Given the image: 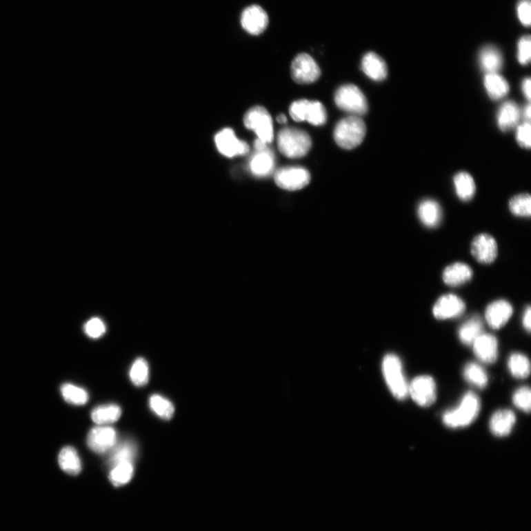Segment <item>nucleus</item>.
I'll return each instance as SVG.
<instances>
[{"instance_id": "obj_1", "label": "nucleus", "mask_w": 531, "mask_h": 531, "mask_svg": "<svg viewBox=\"0 0 531 531\" xmlns=\"http://www.w3.org/2000/svg\"><path fill=\"white\" fill-rule=\"evenodd\" d=\"M481 408L479 397L473 392H467L458 407L443 414V422L445 426L452 429L465 428L476 420Z\"/></svg>"}, {"instance_id": "obj_2", "label": "nucleus", "mask_w": 531, "mask_h": 531, "mask_svg": "<svg viewBox=\"0 0 531 531\" xmlns=\"http://www.w3.org/2000/svg\"><path fill=\"white\" fill-rule=\"evenodd\" d=\"M366 126L359 116L350 115L339 121L334 130L336 143L343 150H350L359 146L365 139Z\"/></svg>"}, {"instance_id": "obj_3", "label": "nucleus", "mask_w": 531, "mask_h": 531, "mask_svg": "<svg viewBox=\"0 0 531 531\" xmlns=\"http://www.w3.org/2000/svg\"><path fill=\"white\" fill-rule=\"evenodd\" d=\"M277 142L281 153L291 159L303 157L309 153L312 145L309 134L292 127L282 129L278 134Z\"/></svg>"}, {"instance_id": "obj_4", "label": "nucleus", "mask_w": 531, "mask_h": 531, "mask_svg": "<svg viewBox=\"0 0 531 531\" xmlns=\"http://www.w3.org/2000/svg\"><path fill=\"white\" fill-rule=\"evenodd\" d=\"M382 372L392 396L399 400L405 399L408 396L409 384L403 374L400 358L396 354L386 355L382 362Z\"/></svg>"}, {"instance_id": "obj_5", "label": "nucleus", "mask_w": 531, "mask_h": 531, "mask_svg": "<svg viewBox=\"0 0 531 531\" xmlns=\"http://www.w3.org/2000/svg\"><path fill=\"white\" fill-rule=\"evenodd\" d=\"M334 101L339 109L352 115H364L368 110L364 93L354 84H345L338 88Z\"/></svg>"}, {"instance_id": "obj_6", "label": "nucleus", "mask_w": 531, "mask_h": 531, "mask_svg": "<svg viewBox=\"0 0 531 531\" xmlns=\"http://www.w3.org/2000/svg\"><path fill=\"white\" fill-rule=\"evenodd\" d=\"M243 123L248 130L258 136V139L265 143L273 141V123L270 114L261 106H254L243 117Z\"/></svg>"}, {"instance_id": "obj_7", "label": "nucleus", "mask_w": 531, "mask_h": 531, "mask_svg": "<svg viewBox=\"0 0 531 531\" xmlns=\"http://www.w3.org/2000/svg\"><path fill=\"white\" fill-rule=\"evenodd\" d=\"M290 113L296 122L308 121L314 126H322L327 120L324 106L319 101L299 100L292 103Z\"/></svg>"}, {"instance_id": "obj_8", "label": "nucleus", "mask_w": 531, "mask_h": 531, "mask_svg": "<svg viewBox=\"0 0 531 531\" xmlns=\"http://www.w3.org/2000/svg\"><path fill=\"white\" fill-rule=\"evenodd\" d=\"M254 154L252 156L249 168L251 173L257 177L270 176L274 169L275 158L271 148L259 139L254 143Z\"/></svg>"}, {"instance_id": "obj_9", "label": "nucleus", "mask_w": 531, "mask_h": 531, "mask_svg": "<svg viewBox=\"0 0 531 531\" xmlns=\"http://www.w3.org/2000/svg\"><path fill=\"white\" fill-rule=\"evenodd\" d=\"M408 395L419 406L428 408L437 400V383L430 376L417 377L409 384Z\"/></svg>"}, {"instance_id": "obj_10", "label": "nucleus", "mask_w": 531, "mask_h": 531, "mask_svg": "<svg viewBox=\"0 0 531 531\" xmlns=\"http://www.w3.org/2000/svg\"><path fill=\"white\" fill-rule=\"evenodd\" d=\"M274 182L279 188L288 190H301L309 185L311 175L302 167L281 168L274 172Z\"/></svg>"}, {"instance_id": "obj_11", "label": "nucleus", "mask_w": 531, "mask_h": 531, "mask_svg": "<svg viewBox=\"0 0 531 531\" xmlns=\"http://www.w3.org/2000/svg\"><path fill=\"white\" fill-rule=\"evenodd\" d=\"M321 73V69L317 62L307 53L297 55L292 63V77L297 83H314L320 78Z\"/></svg>"}, {"instance_id": "obj_12", "label": "nucleus", "mask_w": 531, "mask_h": 531, "mask_svg": "<svg viewBox=\"0 0 531 531\" xmlns=\"http://www.w3.org/2000/svg\"><path fill=\"white\" fill-rule=\"evenodd\" d=\"M241 24L244 30L251 35L261 34L269 25V17L259 6L252 5L243 10Z\"/></svg>"}, {"instance_id": "obj_13", "label": "nucleus", "mask_w": 531, "mask_h": 531, "mask_svg": "<svg viewBox=\"0 0 531 531\" xmlns=\"http://www.w3.org/2000/svg\"><path fill=\"white\" fill-rule=\"evenodd\" d=\"M215 143L219 152L227 157L246 155L250 151L249 145L239 140L231 129L220 131L215 137Z\"/></svg>"}, {"instance_id": "obj_14", "label": "nucleus", "mask_w": 531, "mask_h": 531, "mask_svg": "<svg viewBox=\"0 0 531 531\" xmlns=\"http://www.w3.org/2000/svg\"><path fill=\"white\" fill-rule=\"evenodd\" d=\"M118 440V435L114 428L108 426H99L92 428L88 434V445L95 453L104 454L114 447Z\"/></svg>"}, {"instance_id": "obj_15", "label": "nucleus", "mask_w": 531, "mask_h": 531, "mask_svg": "<svg viewBox=\"0 0 531 531\" xmlns=\"http://www.w3.org/2000/svg\"><path fill=\"white\" fill-rule=\"evenodd\" d=\"M471 252L478 262L483 264L492 263L497 257V243L491 235L481 233L472 241Z\"/></svg>"}, {"instance_id": "obj_16", "label": "nucleus", "mask_w": 531, "mask_h": 531, "mask_svg": "<svg viewBox=\"0 0 531 531\" xmlns=\"http://www.w3.org/2000/svg\"><path fill=\"white\" fill-rule=\"evenodd\" d=\"M465 310V304L459 297L448 294L442 295L434 303L432 313L438 320H448L461 315Z\"/></svg>"}, {"instance_id": "obj_17", "label": "nucleus", "mask_w": 531, "mask_h": 531, "mask_svg": "<svg viewBox=\"0 0 531 531\" xmlns=\"http://www.w3.org/2000/svg\"><path fill=\"white\" fill-rule=\"evenodd\" d=\"M512 314L513 307L511 303L505 300H498L487 306L485 317L488 325L497 330L508 322Z\"/></svg>"}, {"instance_id": "obj_18", "label": "nucleus", "mask_w": 531, "mask_h": 531, "mask_svg": "<svg viewBox=\"0 0 531 531\" xmlns=\"http://www.w3.org/2000/svg\"><path fill=\"white\" fill-rule=\"evenodd\" d=\"M473 350L477 359L486 364L494 363L498 357V341L490 334H482L473 343Z\"/></svg>"}, {"instance_id": "obj_19", "label": "nucleus", "mask_w": 531, "mask_h": 531, "mask_svg": "<svg viewBox=\"0 0 531 531\" xmlns=\"http://www.w3.org/2000/svg\"><path fill=\"white\" fill-rule=\"evenodd\" d=\"M361 67L365 75L375 81H384L388 77V67L385 61L374 52L366 53L363 58Z\"/></svg>"}, {"instance_id": "obj_20", "label": "nucleus", "mask_w": 531, "mask_h": 531, "mask_svg": "<svg viewBox=\"0 0 531 531\" xmlns=\"http://www.w3.org/2000/svg\"><path fill=\"white\" fill-rule=\"evenodd\" d=\"M516 419L515 414L512 410H498L490 419V430L497 437H508L514 427Z\"/></svg>"}, {"instance_id": "obj_21", "label": "nucleus", "mask_w": 531, "mask_h": 531, "mask_svg": "<svg viewBox=\"0 0 531 531\" xmlns=\"http://www.w3.org/2000/svg\"><path fill=\"white\" fill-rule=\"evenodd\" d=\"M473 276V271L468 264L454 263L443 270V282L450 286H459L469 282Z\"/></svg>"}, {"instance_id": "obj_22", "label": "nucleus", "mask_w": 531, "mask_h": 531, "mask_svg": "<svg viewBox=\"0 0 531 531\" xmlns=\"http://www.w3.org/2000/svg\"><path fill=\"white\" fill-rule=\"evenodd\" d=\"M521 112L514 101H506L501 105L497 113V124L503 132H508L518 124Z\"/></svg>"}, {"instance_id": "obj_23", "label": "nucleus", "mask_w": 531, "mask_h": 531, "mask_svg": "<svg viewBox=\"0 0 531 531\" xmlns=\"http://www.w3.org/2000/svg\"><path fill=\"white\" fill-rule=\"evenodd\" d=\"M419 219L425 226L437 227L442 219V210L437 201L426 199L421 201L418 208Z\"/></svg>"}, {"instance_id": "obj_24", "label": "nucleus", "mask_w": 531, "mask_h": 531, "mask_svg": "<svg viewBox=\"0 0 531 531\" xmlns=\"http://www.w3.org/2000/svg\"><path fill=\"white\" fill-rule=\"evenodd\" d=\"M479 63L485 73L497 72L503 65L502 53L496 47L488 46L479 52Z\"/></svg>"}, {"instance_id": "obj_25", "label": "nucleus", "mask_w": 531, "mask_h": 531, "mask_svg": "<svg viewBox=\"0 0 531 531\" xmlns=\"http://www.w3.org/2000/svg\"><path fill=\"white\" fill-rule=\"evenodd\" d=\"M484 86L488 97L494 101L504 98L510 90L508 81L497 72L485 74Z\"/></svg>"}, {"instance_id": "obj_26", "label": "nucleus", "mask_w": 531, "mask_h": 531, "mask_svg": "<svg viewBox=\"0 0 531 531\" xmlns=\"http://www.w3.org/2000/svg\"><path fill=\"white\" fill-rule=\"evenodd\" d=\"M60 468L67 474L78 475L82 470L81 459L77 451L72 447L63 448L59 454Z\"/></svg>"}, {"instance_id": "obj_27", "label": "nucleus", "mask_w": 531, "mask_h": 531, "mask_svg": "<svg viewBox=\"0 0 531 531\" xmlns=\"http://www.w3.org/2000/svg\"><path fill=\"white\" fill-rule=\"evenodd\" d=\"M121 414V408L111 403V405H101L94 408L91 413V417L92 421L99 426H106V425L118 421Z\"/></svg>"}, {"instance_id": "obj_28", "label": "nucleus", "mask_w": 531, "mask_h": 531, "mask_svg": "<svg viewBox=\"0 0 531 531\" xmlns=\"http://www.w3.org/2000/svg\"><path fill=\"white\" fill-rule=\"evenodd\" d=\"M483 323L479 317H472L459 328L460 341L465 345H472L478 337L483 334Z\"/></svg>"}, {"instance_id": "obj_29", "label": "nucleus", "mask_w": 531, "mask_h": 531, "mask_svg": "<svg viewBox=\"0 0 531 531\" xmlns=\"http://www.w3.org/2000/svg\"><path fill=\"white\" fill-rule=\"evenodd\" d=\"M136 453V445L130 441H126L119 445H115L111 450L109 464L113 467L121 463H132L135 459Z\"/></svg>"}, {"instance_id": "obj_30", "label": "nucleus", "mask_w": 531, "mask_h": 531, "mask_svg": "<svg viewBox=\"0 0 531 531\" xmlns=\"http://www.w3.org/2000/svg\"><path fill=\"white\" fill-rule=\"evenodd\" d=\"M457 195L462 201L471 200L474 196L476 186L473 177L468 173L459 172L454 177Z\"/></svg>"}, {"instance_id": "obj_31", "label": "nucleus", "mask_w": 531, "mask_h": 531, "mask_svg": "<svg viewBox=\"0 0 531 531\" xmlns=\"http://www.w3.org/2000/svg\"><path fill=\"white\" fill-rule=\"evenodd\" d=\"M463 377L470 384L478 388H485L488 383L486 371L480 365L474 363H468L465 366Z\"/></svg>"}, {"instance_id": "obj_32", "label": "nucleus", "mask_w": 531, "mask_h": 531, "mask_svg": "<svg viewBox=\"0 0 531 531\" xmlns=\"http://www.w3.org/2000/svg\"><path fill=\"white\" fill-rule=\"evenodd\" d=\"M508 369L513 377L517 379H526L530 374L529 359L524 354L514 353L509 357Z\"/></svg>"}, {"instance_id": "obj_33", "label": "nucleus", "mask_w": 531, "mask_h": 531, "mask_svg": "<svg viewBox=\"0 0 531 531\" xmlns=\"http://www.w3.org/2000/svg\"><path fill=\"white\" fill-rule=\"evenodd\" d=\"M133 474V463L125 462L112 467L109 477L114 486L119 487L128 483L132 480Z\"/></svg>"}, {"instance_id": "obj_34", "label": "nucleus", "mask_w": 531, "mask_h": 531, "mask_svg": "<svg viewBox=\"0 0 531 531\" xmlns=\"http://www.w3.org/2000/svg\"><path fill=\"white\" fill-rule=\"evenodd\" d=\"M61 392L63 398L73 405H84L89 400V395L86 390L72 384L63 385Z\"/></svg>"}, {"instance_id": "obj_35", "label": "nucleus", "mask_w": 531, "mask_h": 531, "mask_svg": "<svg viewBox=\"0 0 531 531\" xmlns=\"http://www.w3.org/2000/svg\"><path fill=\"white\" fill-rule=\"evenodd\" d=\"M150 405L159 418L170 420L174 416L175 409L172 402L161 396L153 395L150 399Z\"/></svg>"}, {"instance_id": "obj_36", "label": "nucleus", "mask_w": 531, "mask_h": 531, "mask_svg": "<svg viewBox=\"0 0 531 531\" xmlns=\"http://www.w3.org/2000/svg\"><path fill=\"white\" fill-rule=\"evenodd\" d=\"M509 210L518 217H530L531 215V198L528 194H518L509 201Z\"/></svg>"}, {"instance_id": "obj_37", "label": "nucleus", "mask_w": 531, "mask_h": 531, "mask_svg": "<svg viewBox=\"0 0 531 531\" xmlns=\"http://www.w3.org/2000/svg\"><path fill=\"white\" fill-rule=\"evenodd\" d=\"M132 383L137 387H143L148 383L150 378V369L146 361L138 358L134 361L130 373Z\"/></svg>"}, {"instance_id": "obj_38", "label": "nucleus", "mask_w": 531, "mask_h": 531, "mask_svg": "<svg viewBox=\"0 0 531 531\" xmlns=\"http://www.w3.org/2000/svg\"><path fill=\"white\" fill-rule=\"evenodd\" d=\"M514 405L525 412L529 413L531 408V392L528 387L517 389L513 395Z\"/></svg>"}, {"instance_id": "obj_39", "label": "nucleus", "mask_w": 531, "mask_h": 531, "mask_svg": "<svg viewBox=\"0 0 531 531\" xmlns=\"http://www.w3.org/2000/svg\"><path fill=\"white\" fill-rule=\"evenodd\" d=\"M106 328L105 323L100 318H92L84 325V332L86 334L93 339H98L102 337L106 332Z\"/></svg>"}, {"instance_id": "obj_40", "label": "nucleus", "mask_w": 531, "mask_h": 531, "mask_svg": "<svg viewBox=\"0 0 531 531\" xmlns=\"http://www.w3.org/2000/svg\"><path fill=\"white\" fill-rule=\"evenodd\" d=\"M531 58V41L529 36H525L518 42L517 59L521 65L526 66Z\"/></svg>"}, {"instance_id": "obj_41", "label": "nucleus", "mask_w": 531, "mask_h": 531, "mask_svg": "<svg viewBox=\"0 0 531 531\" xmlns=\"http://www.w3.org/2000/svg\"><path fill=\"white\" fill-rule=\"evenodd\" d=\"M531 126L530 122H525L519 126L517 130V141L520 146L524 148H529L531 146L530 139Z\"/></svg>"}, {"instance_id": "obj_42", "label": "nucleus", "mask_w": 531, "mask_h": 531, "mask_svg": "<svg viewBox=\"0 0 531 531\" xmlns=\"http://www.w3.org/2000/svg\"><path fill=\"white\" fill-rule=\"evenodd\" d=\"M531 6L530 0H520L517 6L518 18L525 26H529L531 22Z\"/></svg>"}, {"instance_id": "obj_43", "label": "nucleus", "mask_w": 531, "mask_h": 531, "mask_svg": "<svg viewBox=\"0 0 531 531\" xmlns=\"http://www.w3.org/2000/svg\"><path fill=\"white\" fill-rule=\"evenodd\" d=\"M530 315H531L530 307L528 306L523 317V325L525 328V330L529 333L530 332V329H531V323H530L531 316Z\"/></svg>"}, {"instance_id": "obj_44", "label": "nucleus", "mask_w": 531, "mask_h": 531, "mask_svg": "<svg viewBox=\"0 0 531 531\" xmlns=\"http://www.w3.org/2000/svg\"><path fill=\"white\" fill-rule=\"evenodd\" d=\"M530 78L525 79L522 85V89L523 94H525V97L527 98L528 101L530 100L531 97V92H530Z\"/></svg>"}, {"instance_id": "obj_45", "label": "nucleus", "mask_w": 531, "mask_h": 531, "mask_svg": "<svg viewBox=\"0 0 531 531\" xmlns=\"http://www.w3.org/2000/svg\"><path fill=\"white\" fill-rule=\"evenodd\" d=\"M530 108H530V105L528 104L525 106V110L523 112H524L523 114H524V117H525L526 122H530V117H531V109Z\"/></svg>"}, {"instance_id": "obj_46", "label": "nucleus", "mask_w": 531, "mask_h": 531, "mask_svg": "<svg viewBox=\"0 0 531 531\" xmlns=\"http://www.w3.org/2000/svg\"><path fill=\"white\" fill-rule=\"evenodd\" d=\"M277 121L279 123L284 124L288 121V119H286L285 115L281 114L278 117Z\"/></svg>"}]
</instances>
